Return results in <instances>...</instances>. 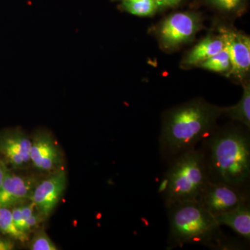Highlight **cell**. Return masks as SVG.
<instances>
[{
    "mask_svg": "<svg viewBox=\"0 0 250 250\" xmlns=\"http://www.w3.org/2000/svg\"><path fill=\"white\" fill-rule=\"evenodd\" d=\"M6 172H7V170H6L4 164L0 162V187H1V184L3 183Z\"/></svg>",
    "mask_w": 250,
    "mask_h": 250,
    "instance_id": "23",
    "label": "cell"
},
{
    "mask_svg": "<svg viewBox=\"0 0 250 250\" xmlns=\"http://www.w3.org/2000/svg\"><path fill=\"white\" fill-rule=\"evenodd\" d=\"M31 139L22 130L16 129L0 138V154L6 164L16 169L31 164Z\"/></svg>",
    "mask_w": 250,
    "mask_h": 250,
    "instance_id": "10",
    "label": "cell"
},
{
    "mask_svg": "<svg viewBox=\"0 0 250 250\" xmlns=\"http://www.w3.org/2000/svg\"><path fill=\"white\" fill-rule=\"evenodd\" d=\"M11 208V213L16 227L21 231L28 234L29 231L44 220L30 200L15 206Z\"/></svg>",
    "mask_w": 250,
    "mask_h": 250,
    "instance_id": "14",
    "label": "cell"
},
{
    "mask_svg": "<svg viewBox=\"0 0 250 250\" xmlns=\"http://www.w3.org/2000/svg\"><path fill=\"white\" fill-rule=\"evenodd\" d=\"M14 248V242L6 238H0V250H12Z\"/></svg>",
    "mask_w": 250,
    "mask_h": 250,
    "instance_id": "22",
    "label": "cell"
},
{
    "mask_svg": "<svg viewBox=\"0 0 250 250\" xmlns=\"http://www.w3.org/2000/svg\"><path fill=\"white\" fill-rule=\"evenodd\" d=\"M202 27V18L195 12L174 13L161 22L157 36L165 49H174L191 41Z\"/></svg>",
    "mask_w": 250,
    "mask_h": 250,
    "instance_id": "5",
    "label": "cell"
},
{
    "mask_svg": "<svg viewBox=\"0 0 250 250\" xmlns=\"http://www.w3.org/2000/svg\"><path fill=\"white\" fill-rule=\"evenodd\" d=\"M168 164L158 190L166 208L179 202L198 201L210 181L202 149L188 151Z\"/></svg>",
    "mask_w": 250,
    "mask_h": 250,
    "instance_id": "4",
    "label": "cell"
},
{
    "mask_svg": "<svg viewBox=\"0 0 250 250\" xmlns=\"http://www.w3.org/2000/svg\"><path fill=\"white\" fill-rule=\"evenodd\" d=\"M198 66L209 71L230 75L232 66L228 47L225 44V47L220 52L202 62Z\"/></svg>",
    "mask_w": 250,
    "mask_h": 250,
    "instance_id": "16",
    "label": "cell"
},
{
    "mask_svg": "<svg viewBox=\"0 0 250 250\" xmlns=\"http://www.w3.org/2000/svg\"><path fill=\"white\" fill-rule=\"evenodd\" d=\"M210 180L246 189L250 177L249 133L238 127L215 129L203 140Z\"/></svg>",
    "mask_w": 250,
    "mask_h": 250,
    "instance_id": "2",
    "label": "cell"
},
{
    "mask_svg": "<svg viewBox=\"0 0 250 250\" xmlns=\"http://www.w3.org/2000/svg\"><path fill=\"white\" fill-rule=\"evenodd\" d=\"M31 164L42 172H53L62 164V154L49 133L41 131L31 139Z\"/></svg>",
    "mask_w": 250,
    "mask_h": 250,
    "instance_id": "9",
    "label": "cell"
},
{
    "mask_svg": "<svg viewBox=\"0 0 250 250\" xmlns=\"http://www.w3.org/2000/svg\"><path fill=\"white\" fill-rule=\"evenodd\" d=\"M182 0H156L159 7H171L176 6Z\"/></svg>",
    "mask_w": 250,
    "mask_h": 250,
    "instance_id": "21",
    "label": "cell"
},
{
    "mask_svg": "<svg viewBox=\"0 0 250 250\" xmlns=\"http://www.w3.org/2000/svg\"><path fill=\"white\" fill-rule=\"evenodd\" d=\"M198 202L215 216L249 202V196L246 189L210 181Z\"/></svg>",
    "mask_w": 250,
    "mask_h": 250,
    "instance_id": "6",
    "label": "cell"
},
{
    "mask_svg": "<svg viewBox=\"0 0 250 250\" xmlns=\"http://www.w3.org/2000/svg\"><path fill=\"white\" fill-rule=\"evenodd\" d=\"M224 47L225 42L221 36L209 34L188 52L182 64L185 67L198 66L202 62L220 52Z\"/></svg>",
    "mask_w": 250,
    "mask_h": 250,
    "instance_id": "12",
    "label": "cell"
},
{
    "mask_svg": "<svg viewBox=\"0 0 250 250\" xmlns=\"http://www.w3.org/2000/svg\"><path fill=\"white\" fill-rule=\"evenodd\" d=\"M212 6L225 13H236L242 9L246 0H207Z\"/></svg>",
    "mask_w": 250,
    "mask_h": 250,
    "instance_id": "20",
    "label": "cell"
},
{
    "mask_svg": "<svg viewBox=\"0 0 250 250\" xmlns=\"http://www.w3.org/2000/svg\"><path fill=\"white\" fill-rule=\"evenodd\" d=\"M113 1H133V0H113Z\"/></svg>",
    "mask_w": 250,
    "mask_h": 250,
    "instance_id": "24",
    "label": "cell"
},
{
    "mask_svg": "<svg viewBox=\"0 0 250 250\" xmlns=\"http://www.w3.org/2000/svg\"><path fill=\"white\" fill-rule=\"evenodd\" d=\"M29 249L31 250H57L58 248L43 230L35 233L31 240Z\"/></svg>",
    "mask_w": 250,
    "mask_h": 250,
    "instance_id": "19",
    "label": "cell"
},
{
    "mask_svg": "<svg viewBox=\"0 0 250 250\" xmlns=\"http://www.w3.org/2000/svg\"><path fill=\"white\" fill-rule=\"evenodd\" d=\"M219 225H226L232 229L246 241H250V202L243 204L237 208L215 215Z\"/></svg>",
    "mask_w": 250,
    "mask_h": 250,
    "instance_id": "13",
    "label": "cell"
},
{
    "mask_svg": "<svg viewBox=\"0 0 250 250\" xmlns=\"http://www.w3.org/2000/svg\"><path fill=\"white\" fill-rule=\"evenodd\" d=\"M243 92L241 100L236 105L224 107L223 115L240 122L246 128L250 127V84L248 81L243 82Z\"/></svg>",
    "mask_w": 250,
    "mask_h": 250,
    "instance_id": "15",
    "label": "cell"
},
{
    "mask_svg": "<svg viewBox=\"0 0 250 250\" xmlns=\"http://www.w3.org/2000/svg\"><path fill=\"white\" fill-rule=\"evenodd\" d=\"M37 184L34 177L21 176L7 171L0 187V208H11L30 200Z\"/></svg>",
    "mask_w": 250,
    "mask_h": 250,
    "instance_id": "11",
    "label": "cell"
},
{
    "mask_svg": "<svg viewBox=\"0 0 250 250\" xmlns=\"http://www.w3.org/2000/svg\"><path fill=\"white\" fill-rule=\"evenodd\" d=\"M224 107L196 98L166 112L162 118L159 152L163 160L170 162L209 136L223 115Z\"/></svg>",
    "mask_w": 250,
    "mask_h": 250,
    "instance_id": "1",
    "label": "cell"
},
{
    "mask_svg": "<svg viewBox=\"0 0 250 250\" xmlns=\"http://www.w3.org/2000/svg\"><path fill=\"white\" fill-rule=\"evenodd\" d=\"M0 231L12 239L22 243H25L29 240V234L21 231L16 227L9 208H0Z\"/></svg>",
    "mask_w": 250,
    "mask_h": 250,
    "instance_id": "17",
    "label": "cell"
},
{
    "mask_svg": "<svg viewBox=\"0 0 250 250\" xmlns=\"http://www.w3.org/2000/svg\"><path fill=\"white\" fill-rule=\"evenodd\" d=\"M67 186V174L60 169L52 175L36 184L30 197V201L44 220L52 214L60 202Z\"/></svg>",
    "mask_w": 250,
    "mask_h": 250,
    "instance_id": "7",
    "label": "cell"
},
{
    "mask_svg": "<svg viewBox=\"0 0 250 250\" xmlns=\"http://www.w3.org/2000/svg\"><path fill=\"white\" fill-rule=\"evenodd\" d=\"M167 249L182 248L188 243H200L214 249L238 248L220 231L215 216L198 201L179 202L168 208Z\"/></svg>",
    "mask_w": 250,
    "mask_h": 250,
    "instance_id": "3",
    "label": "cell"
},
{
    "mask_svg": "<svg viewBox=\"0 0 250 250\" xmlns=\"http://www.w3.org/2000/svg\"><path fill=\"white\" fill-rule=\"evenodd\" d=\"M219 35L221 36L229 52L231 62V71L237 80H243L249 75L250 70V36L241 31L228 28L219 29Z\"/></svg>",
    "mask_w": 250,
    "mask_h": 250,
    "instance_id": "8",
    "label": "cell"
},
{
    "mask_svg": "<svg viewBox=\"0 0 250 250\" xmlns=\"http://www.w3.org/2000/svg\"><path fill=\"white\" fill-rule=\"evenodd\" d=\"M120 7L130 14L140 17L153 16L157 11L159 6L156 0H133L122 1Z\"/></svg>",
    "mask_w": 250,
    "mask_h": 250,
    "instance_id": "18",
    "label": "cell"
}]
</instances>
